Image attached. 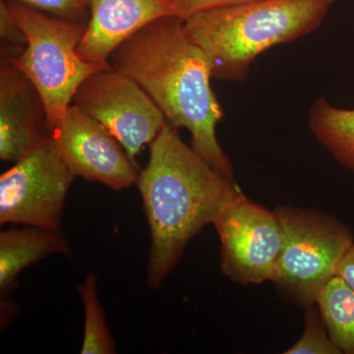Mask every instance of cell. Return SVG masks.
<instances>
[{
  "label": "cell",
  "instance_id": "4",
  "mask_svg": "<svg viewBox=\"0 0 354 354\" xmlns=\"http://www.w3.org/2000/svg\"><path fill=\"white\" fill-rule=\"evenodd\" d=\"M3 2L24 32L27 44L18 55L1 62L22 72L37 88L50 129L62 120L81 84L109 64L88 62L79 57L77 48L87 23L62 19L15 2Z\"/></svg>",
  "mask_w": 354,
  "mask_h": 354
},
{
  "label": "cell",
  "instance_id": "1",
  "mask_svg": "<svg viewBox=\"0 0 354 354\" xmlns=\"http://www.w3.org/2000/svg\"><path fill=\"white\" fill-rule=\"evenodd\" d=\"M109 64L131 77L169 124L187 129L191 147L214 169L235 180L232 162L216 138L223 111L212 87V62L186 35L183 20L153 21L121 44Z\"/></svg>",
  "mask_w": 354,
  "mask_h": 354
},
{
  "label": "cell",
  "instance_id": "12",
  "mask_svg": "<svg viewBox=\"0 0 354 354\" xmlns=\"http://www.w3.org/2000/svg\"><path fill=\"white\" fill-rule=\"evenodd\" d=\"M51 254L71 255V246L59 228L28 227L0 234V292L12 290L18 274Z\"/></svg>",
  "mask_w": 354,
  "mask_h": 354
},
{
  "label": "cell",
  "instance_id": "20",
  "mask_svg": "<svg viewBox=\"0 0 354 354\" xmlns=\"http://www.w3.org/2000/svg\"><path fill=\"white\" fill-rule=\"evenodd\" d=\"M335 276L339 277L351 290H354V243L349 247L337 266Z\"/></svg>",
  "mask_w": 354,
  "mask_h": 354
},
{
  "label": "cell",
  "instance_id": "3",
  "mask_svg": "<svg viewBox=\"0 0 354 354\" xmlns=\"http://www.w3.org/2000/svg\"><path fill=\"white\" fill-rule=\"evenodd\" d=\"M335 0H260L195 14L184 30L208 55L213 78L242 82L253 62L274 46L315 32Z\"/></svg>",
  "mask_w": 354,
  "mask_h": 354
},
{
  "label": "cell",
  "instance_id": "15",
  "mask_svg": "<svg viewBox=\"0 0 354 354\" xmlns=\"http://www.w3.org/2000/svg\"><path fill=\"white\" fill-rule=\"evenodd\" d=\"M79 293L84 306V337L81 354L116 353L115 342L109 329L104 309L97 297V278L88 274Z\"/></svg>",
  "mask_w": 354,
  "mask_h": 354
},
{
  "label": "cell",
  "instance_id": "14",
  "mask_svg": "<svg viewBox=\"0 0 354 354\" xmlns=\"http://www.w3.org/2000/svg\"><path fill=\"white\" fill-rule=\"evenodd\" d=\"M316 305L342 354H354V290L335 276L321 291Z\"/></svg>",
  "mask_w": 354,
  "mask_h": 354
},
{
  "label": "cell",
  "instance_id": "5",
  "mask_svg": "<svg viewBox=\"0 0 354 354\" xmlns=\"http://www.w3.org/2000/svg\"><path fill=\"white\" fill-rule=\"evenodd\" d=\"M285 241L272 283L279 295L301 308L317 304L337 266L354 243L351 228L314 209L283 205L274 209Z\"/></svg>",
  "mask_w": 354,
  "mask_h": 354
},
{
  "label": "cell",
  "instance_id": "9",
  "mask_svg": "<svg viewBox=\"0 0 354 354\" xmlns=\"http://www.w3.org/2000/svg\"><path fill=\"white\" fill-rule=\"evenodd\" d=\"M51 142L76 177L95 181L113 190L136 183L137 165L120 142L94 118L70 104L50 129Z\"/></svg>",
  "mask_w": 354,
  "mask_h": 354
},
{
  "label": "cell",
  "instance_id": "18",
  "mask_svg": "<svg viewBox=\"0 0 354 354\" xmlns=\"http://www.w3.org/2000/svg\"><path fill=\"white\" fill-rule=\"evenodd\" d=\"M176 8L177 15L181 20L185 21L195 14L212 9L223 7L243 6L260 0H169Z\"/></svg>",
  "mask_w": 354,
  "mask_h": 354
},
{
  "label": "cell",
  "instance_id": "7",
  "mask_svg": "<svg viewBox=\"0 0 354 354\" xmlns=\"http://www.w3.org/2000/svg\"><path fill=\"white\" fill-rule=\"evenodd\" d=\"M221 241V272L241 285L274 281L285 234L276 212L241 193L214 223Z\"/></svg>",
  "mask_w": 354,
  "mask_h": 354
},
{
  "label": "cell",
  "instance_id": "2",
  "mask_svg": "<svg viewBox=\"0 0 354 354\" xmlns=\"http://www.w3.org/2000/svg\"><path fill=\"white\" fill-rule=\"evenodd\" d=\"M177 130L165 121L136 181L150 227L147 283L152 290L174 271L188 242L243 193L184 143Z\"/></svg>",
  "mask_w": 354,
  "mask_h": 354
},
{
  "label": "cell",
  "instance_id": "19",
  "mask_svg": "<svg viewBox=\"0 0 354 354\" xmlns=\"http://www.w3.org/2000/svg\"><path fill=\"white\" fill-rule=\"evenodd\" d=\"M0 36L1 44L16 51H22L27 44L24 32L14 20L3 1H0Z\"/></svg>",
  "mask_w": 354,
  "mask_h": 354
},
{
  "label": "cell",
  "instance_id": "8",
  "mask_svg": "<svg viewBox=\"0 0 354 354\" xmlns=\"http://www.w3.org/2000/svg\"><path fill=\"white\" fill-rule=\"evenodd\" d=\"M73 102L108 130L134 162L167 121L145 91L111 65L88 76L77 90Z\"/></svg>",
  "mask_w": 354,
  "mask_h": 354
},
{
  "label": "cell",
  "instance_id": "10",
  "mask_svg": "<svg viewBox=\"0 0 354 354\" xmlns=\"http://www.w3.org/2000/svg\"><path fill=\"white\" fill-rule=\"evenodd\" d=\"M50 137L46 109L31 81L10 64L0 67V158L16 162Z\"/></svg>",
  "mask_w": 354,
  "mask_h": 354
},
{
  "label": "cell",
  "instance_id": "16",
  "mask_svg": "<svg viewBox=\"0 0 354 354\" xmlns=\"http://www.w3.org/2000/svg\"><path fill=\"white\" fill-rule=\"evenodd\" d=\"M305 329L300 339L283 354H342L335 346L317 305L305 309Z\"/></svg>",
  "mask_w": 354,
  "mask_h": 354
},
{
  "label": "cell",
  "instance_id": "11",
  "mask_svg": "<svg viewBox=\"0 0 354 354\" xmlns=\"http://www.w3.org/2000/svg\"><path fill=\"white\" fill-rule=\"evenodd\" d=\"M88 9L90 18L77 53L95 64L109 62L121 44L153 21L178 17L169 0H91Z\"/></svg>",
  "mask_w": 354,
  "mask_h": 354
},
{
  "label": "cell",
  "instance_id": "6",
  "mask_svg": "<svg viewBox=\"0 0 354 354\" xmlns=\"http://www.w3.org/2000/svg\"><path fill=\"white\" fill-rule=\"evenodd\" d=\"M75 178L48 137L0 176V223L59 228Z\"/></svg>",
  "mask_w": 354,
  "mask_h": 354
},
{
  "label": "cell",
  "instance_id": "13",
  "mask_svg": "<svg viewBox=\"0 0 354 354\" xmlns=\"http://www.w3.org/2000/svg\"><path fill=\"white\" fill-rule=\"evenodd\" d=\"M308 127L335 162L354 174V109L337 108L319 97L310 106Z\"/></svg>",
  "mask_w": 354,
  "mask_h": 354
},
{
  "label": "cell",
  "instance_id": "17",
  "mask_svg": "<svg viewBox=\"0 0 354 354\" xmlns=\"http://www.w3.org/2000/svg\"><path fill=\"white\" fill-rule=\"evenodd\" d=\"M32 7L41 12L62 19L82 22L90 10L91 0H3Z\"/></svg>",
  "mask_w": 354,
  "mask_h": 354
}]
</instances>
